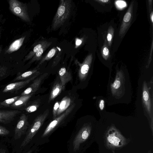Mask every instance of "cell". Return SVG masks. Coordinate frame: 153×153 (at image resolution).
I'll use <instances>...</instances> for the list:
<instances>
[{
    "mask_svg": "<svg viewBox=\"0 0 153 153\" xmlns=\"http://www.w3.org/2000/svg\"><path fill=\"white\" fill-rule=\"evenodd\" d=\"M128 141L120 131L113 126L107 130L105 134V146L110 149H119L126 146Z\"/></svg>",
    "mask_w": 153,
    "mask_h": 153,
    "instance_id": "cell-1",
    "label": "cell"
},
{
    "mask_svg": "<svg viewBox=\"0 0 153 153\" xmlns=\"http://www.w3.org/2000/svg\"><path fill=\"white\" fill-rule=\"evenodd\" d=\"M70 0H61L53 19L52 28L54 30L63 25L70 15L71 4Z\"/></svg>",
    "mask_w": 153,
    "mask_h": 153,
    "instance_id": "cell-2",
    "label": "cell"
},
{
    "mask_svg": "<svg viewBox=\"0 0 153 153\" xmlns=\"http://www.w3.org/2000/svg\"><path fill=\"white\" fill-rule=\"evenodd\" d=\"M49 112V109H47L36 118L29 127L26 134V135L20 146L21 147H25L30 141L42 125Z\"/></svg>",
    "mask_w": 153,
    "mask_h": 153,
    "instance_id": "cell-3",
    "label": "cell"
},
{
    "mask_svg": "<svg viewBox=\"0 0 153 153\" xmlns=\"http://www.w3.org/2000/svg\"><path fill=\"white\" fill-rule=\"evenodd\" d=\"M9 9L15 15L22 20L29 22L30 21L26 5L17 0H9Z\"/></svg>",
    "mask_w": 153,
    "mask_h": 153,
    "instance_id": "cell-4",
    "label": "cell"
},
{
    "mask_svg": "<svg viewBox=\"0 0 153 153\" xmlns=\"http://www.w3.org/2000/svg\"><path fill=\"white\" fill-rule=\"evenodd\" d=\"M91 127L89 125L84 126L80 130L73 141V146L74 151L78 150L80 144L88 139L91 134Z\"/></svg>",
    "mask_w": 153,
    "mask_h": 153,
    "instance_id": "cell-5",
    "label": "cell"
},
{
    "mask_svg": "<svg viewBox=\"0 0 153 153\" xmlns=\"http://www.w3.org/2000/svg\"><path fill=\"white\" fill-rule=\"evenodd\" d=\"M28 118L24 114L20 117L14 130V138L19 139L22 136L26 134L29 126Z\"/></svg>",
    "mask_w": 153,
    "mask_h": 153,
    "instance_id": "cell-6",
    "label": "cell"
},
{
    "mask_svg": "<svg viewBox=\"0 0 153 153\" xmlns=\"http://www.w3.org/2000/svg\"><path fill=\"white\" fill-rule=\"evenodd\" d=\"M74 107L73 105L66 110L62 114L56 118L48 126L44 131L42 137H45L49 134L59 124L71 113Z\"/></svg>",
    "mask_w": 153,
    "mask_h": 153,
    "instance_id": "cell-7",
    "label": "cell"
},
{
    "mask_svg": "<svg viewBox=\"0 0 153 153\" xmlns=\"http://www.w3.org/2000/svg\"><path fill=\"white\" fill-rule=\"evenodd\" d=\"M40 74V72L38 71L34 75L25 80L8 84L4 88L3 92H8L19 90L25 86L31 81L35 79Z\"/></svg>",
    "mask_w": 153,
    "mask_h": 153,
    "instance_id": "cell-8",
    "label": "cell"
},
{
    "mask_svg": "<svg viewBox=\"0 0 153 153\" xmlns=\"http://www.w3.org/2000/svg\"><path fill=\"white\" fill-rule=\"evenodd\" d=\"M21 112L18 110H0V123L6 124L10 123Z\"/></svg>",
    "mask_w": 153,
    "mask_h": 153,
    "instance_id": "cell-9",
    "label": "cell"
},
{
    "mask_svg": "<svg viewBox=\"0 0 153 153\" xmlns=\"http://www.w3.org/2000/svg\"><path fill=\"white\" fill-rule=\"evenodd\" d=\"M48 74V73H45L36 78L33 83L22 93L21 96L34 94L38 90L42 81Z\"/></svg>",
    "mask_w": 153,
    "mask_h": 153,
    "instance_id": "cell-10",
    "label": "cell"
},
{
    "mask_svg": "<svg viewBox=\"0 0 153 153\" xmlns=\"http://www.w3.org/2000/svg\"><path fill=\"white\" fill-rule=\"evenodd\" d=\"M143 100L145 108L149 114H151L152 105L146 83L144 82L143 90Z\"/></svg>",
    "mask_w": 153,
    "mask_h": 153,
    "instance_id": "cell-11",
    "label": "cell"
},
{
    "mask_svg": "<svg viewBox=\"0 0 153 153\" xmlns=\"http://www.w3.org/2000/svg\"><path fill=\"white\" fill-rule=\"evenodd\" d=\"M92 59V55H88L81 65L79 71V76L81 80L85 77L89 71Z\"/></svg>",
    "mask_w": 153,
    "mask_h": 153,
    "instance_id": "cell-12",
    "label": "cell"
},
{
    "mask_svg": "<svg viewBox=\"0 0 153 153\" xmlns=\"http://www.w3.org/2000/svg\"><path fill=\"white\" fill-rule=\"evenodd\" d=\"M132 10V4L131 3L127 12L123 17L122 24L120 30V34L121 36H122L125 33V30L127 28V26L129 25V22L130 21L131 18Z\"/></svg>",
    "mask_w": 153,
    "mask_h": 153,
    "instance_id": "cell-13",
    "label": "cell"
},
{
    "mask_svg": "<svg viewBox=\"0 0 153 153\" xmlns=\"http://www.w3.org/2000/svg\"><path fill=\"white\" fill-rule=\"evenodd\" d=\"M33 93L20 97L10 106L13 108H18L26 105Z\"/></svg>",
    "mask_w": 153,
    "mask_h": 153,
    "instance_id": "cell-14",
    "label": "cell"
},
{
    "mask_svg": "<svg viewBox=\"0 0 153 153\" xmlns=\"http://www.w3.org/2000/svg\"><path fill=\"white\" fill-rule=\"evenodd\" d=\"M25 38V36L22 37L14 41L6 50L5 53L10 54L17 51L22 46Z\"/></svg>",
    "mask_w": 153,
    "mask_h": 153,
    "instance_id": "cell-15",
    "label": "cell"
},
{
    "mask_svg": "<svg viewBox=\"0 0 153 153\" xmlns=\"http://www.w3.org/2000/svg\"><path fill=\"white\" fill-rule=\"evenodd\" d=\"M59 74L61 84L64 86H65V84L71 79L70 73L67 71L65 68H62L60 69Z\"/></svg>",
    "mask_w": 153,
    "mask_h": 153,
    "instance_id": "cell-16",
    "label": "cell"
},
{
    "mask_svg": "<svg viewBox=\"0 0 153 153\" xmlns=\"http://www.w3.org/2000/svg\"><path fill=\"white\" fill-rule=\"evenodd\" d=\"M65 86H62L61 82H57L53 88L50 93L49 101L50 102L56 98L64 89Z\"/></svg>",
    "mask_w": 153,
    "mask_h": 153,
    "instance_id": "cell-17",
    "label": "cell"
},
{
    "mask_svg": "<svg viewBox=\"0 0 153 153\" xmlns=\"http://www.w3.org/2000/svg\"><path fill=\"white\" fill-rule=\"evenodd\" d=\"M52 42H48L35 54L29 63L31 64L34 62L40 59L44 52L51 44Z\"/></svg>",
    "mask_w": 153,
    "mask_h": 153,
    "instance_id": "cell-18",
    "label": "cell"
},
{
    "mask_svg": "<svg viewBox=\"0 0 153 153\" xmlns=\"http://www.w3.org/2000/svg\"><path fill=\"white\" fill-rule=\"evenodd\" d=\"M46 40H42L39 41L33 48V50L31 51L27 55H26L24 59V61H27L33 58L35 54L47 42Z\"/></svg>",
    "mask_w": 153,
    "mask_h": 153,
    "instance_id": "cell-19",
    "label": "cell"
},
{
    "mask_svg": "<svg viewBox=\"0 0 153 153\" xmlns=\"http://www.w3.org/2000/svg\"><path fill=\"white\" fill-rule=\"evenodd\" d=\"M37 70V69H35L25 72L18 75L15 78L13 81L23 80L27 78H30L32 76H31L37 73L38 72Z\"/></svg>",
    "mask_w": 153,
    "mask_h": 153,
    "instance_id": "cell-20",
    "label": "cell"
},
{
    "mask_svg": "<svg viewBox=\"0 0 153 153\" xmlns=\"http://www.w3.org/2000/svg\"><path fill=\"white\" fill-rule=\"evenodd\" d=\"M71 102V100L69 98L65 97L61 102L59 105V108L57 112V114L65 110L69 105Z\"/></svg>",
    "mask_w": 153,
    "mask_h": 153,
    "instance_id": "cell-21",
    "label": "cell"
},
{
    "mask_svg": "<svg viewBox=\"0 0 153 153\" xmlns=\"http://www.w3.org/2000/svg\"><path fill=\"white\" fill-rule=\"evenodd\" d=\"M20 97V96H17L6 99L0 102V104L2 107H9L14 103Z\"/></svg>",
    "mask_w": 153,
    "mask_h": 153,
    "instance_id": "cell-22",
    "label": "cell"
},
{
    "mask_svg": "<svg viewBox=\"0 0 153 153\" xmlns=\"http://www.w3.org/2000/svg\"><path fill=\"white\" fill-rule=\"evenodd\" d=\"M121 81L120 78H118L117 75L116 79L113 84L111 85V88L112 92L113 94L117 91L121 85Z\"/></svg>",
    "mask_w": 153,
    "mask_h": 153,
    "instance_id": "cell-23",
    "label": "cell"
},
{
    "mask_svg": "<svg viewBox=\"0 0 153 153\" xmlns=\"http://www.w3.org/2000/svg\"><path fill=\"white\" fill-rule=\"evenodd\" d=\"M57 51L56 48H53L51 49L46 56L41 60L39 63V65H41L45 61L50 59L53 57L55 55V53Z\"/></svg>",
    "mask_w": 153,
    "mask_h": 153,
    "instance_id": "cell-24",
    "label": "cell"
},
{
    "mask_svg": "<svg viewBox=\"0 0 153 153\" xmlns=\"http://www.w3.org/2000/svg\"><path fill=\"white\" fill-rule=\"evenodd\" d=\"M38 106V105L36 103L33 102L31 105L26 107L25 110L26 111L28 112L31 113L36 111L37 109Z\"/></svg>",
    "mask_w": 153,
    "mask_h": 153,
    "instance_id": "cell-25",
    "label": "cell"
},
{
    "mask_svg": "<svg viewBox=\"0 0 153 153\" xmlns=\"http://www.w3.org/2000/svg\"><path fill=\"white\" fill-rule=\"evenodd\" d=\"M116 6L119 9H122L126 7V3L123 1H117L115 2Z\"/></svg>",
    "mask_w": 153,
    "mask_h": 153,
    "instance_id": "cell-26",
    "label": "cell"
},
{
    "mask_svg": "<svg viewBox=\"0 0 153 153\" xmlns=\"http://www.w3.org/2000/svg\"><path fill=\"white\" fill-rule=\"evenodd\" d=\"M9 133V131L5 127L0 126V135H6L8 134Z\"/></svg>",
    "mask_w": 153,
    "mask_h": 153,
    "instance_id": "cell-27",
    "label": "cell"
},
{
    "mask_svg": "<svg viewBox=\"0 0 153 153\" xmlns=\"http://www.w3.org/2000/svg\"><path fill=\"white\" fill-rule=\"evenodd\" d=\"M59 102H57L54 105L53 110V118L54 119L56 118L57 116L56 114L59 108Z\"/></svg>",
    "mask_w": 153,
    "mask_h": 153,
    "instance_id": "cell-28",
    "label": "cell"
},
{
    "mask_svg": "<svg viewBox=\"0 0 153 153\" xmlns=\"http://www.w3.org/2000/svg\"><path fill=\"white\" fill-rule=\"evenodd\" d=\"M109 53V51L108 48L106 47L105 46L102 50L103 56L105 59H107L108 57Z\"/></svg>",
    "mask_w": 153,
    "mask_h": 153,
    "instance_id": "cell-29",
    "label": "cell"
},
{
    "mask_svg": "<svg viewBox=\"0 0 153 153\" xmlns=\"http://www.w3.org/2000/svg\"><path fill=\"white\" fill-rule=\"evenodd\" d=\"M7 68L4 66H0V76L2 77L6 73Z\"/></svg>",
    "mask_w": 153,
    "mask_h": 153,
    "instance_id": "cell-30",
    "label": "cell"
},
{
    "mask_svg": "<svg viewBox=\"0 0 153 153\" xmlns=\"http://www.w3.org/2000/svg\"><path fill=\"white\" fill-rule=\"evenodd\" d=\"M112 37V33L110 32L108 33L107 35V39L109 42V45L111 42Z\"/></svg>",
    "mask_w": 153,
    "mask_h": 153,
    "instance_id": "cell-31",
    "label": "cell"
},
{
    "mask_svg": "<svg viewBox=\"0 0 153 153\" xmlns=\"http://www.w3.org/2000/svg\"><path fill=\"white\" fill-rule=\"evenodd\" d=\"M104 101L102 100H101L100 101L99 103V107L101 110H103L104 108Z\"/></svg>",
    "mask_w": 153,
    "mask_h": 153,
    "instance_id": "cell-32",
    "label": "cell"
},
{
    "mask_svg": "<svg viewBox=\"0 0 153 153\" xmlns=\"http://www.w3.org/2000/svg\"><path fill=\"white\" fill-rule=\"evenodd\" d=\"M82 41L81 40L77 39L76 42V46H79L82 43Z\"/></svg>",
    "mask_w": 153,
    "mask_h": 153,
    "instance_id": "cell-33",
    "label": "cell"
},
{
    "mask_svg": "<svg viewBox=\"0 0 153 153\" xmlns=\"http://www.w3.org/2000/svg\"><path fill=\"white\" fill-rule=\"evenodd\" d=\"M97 1L99 2L104 3H107L109 1L108 0H97Z\"/></svg>",
    "mask_w": 153,
    "mask_h": 153,
    "instance_id": "cell-34",
    "label": "cell"
},
{
    "mask_svg": "<svg viewBox=\"0 0 153 153\" xmlns=\"http://www.w3.org/2000/svg\"><path fill=\"white\" fill-rule=\"evenodd\" d=\"M151 19L152 20V23L153 22V12H152L151 14Z\"/></svg>",
    "mask_w": 153,
    "mask_h": 153,
    "instance_id": "cell-35",
    "label": "cell"
},
{
    "mask_svg": "<svg viewBox=\"0 0 153 153\" xmlns=\"http://www.w3.org/2000/svg\"><path fill=\"white\" fill-rule=\"evenodd\" d=\"M1 27H0V35H1ZM1 47L0 46V53H1Z\"/></svg>",
    "mask_w": 153,
    "mask_h": 153,
    "instance_id": "cell-36",
    "label": "cell"
},
{
    "mask_svg": "<svg viewBox=\"0 0 153 153\" xmlns=\"http://www.w3.org/2000/svg\"><path fill=\"white\" fill-rule=\"evenodd\" d=\"M0 153H5V150H3Z\"/></svg>",
    "mask_w": 153,
    "mask_h": 153,
    "instance_id": "cell-37",
    "label": "cell"
},
{
    "mask_svg": "<svg viewBox=\"0 0 153 153\" xmlns=\"http://www.w3.org/2000/svg\"><path fill=\"white\" fill-rule=\"evenodd\" d=\"M32 152V151L30 150L29 151H28L27 152H26V153H31Z\"/></svg>",
    "mask_w": 153,
    "mask_h": 153,
    "instance_id": "cell-38",
    "label": "cell"
},
{
    "mask_svg": "<svg viewBox=\"0 0 153 153\" xmlns=\"http://www.w3.org/2000/svg\"><path fill=\"white\" fill-rule=\"evenodd\" d=\"M2 107H3L0 104V108H1Z\"/></svg>",
    "mask_w": 153,
    "mask_h": 153,
    "instance_id": "cell-39",
    "label": "cell"
}]
</instances>
